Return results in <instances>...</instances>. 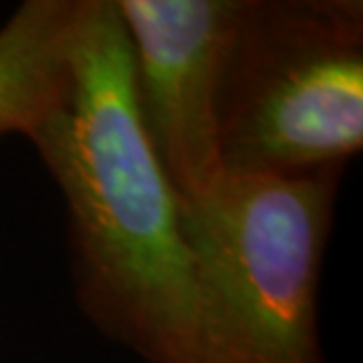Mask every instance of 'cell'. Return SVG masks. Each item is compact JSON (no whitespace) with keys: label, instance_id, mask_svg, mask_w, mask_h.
<instances>
[{"label":"cell","instance_id":"6da1fadb","mask_svg":"<svg viewBox=\"0 0 363 363\" xmlns=\"http://www.w3.org/2000/svg\"><path fill=\"white\" fill-rule=\"evenodd\" d=\"M62 194L83 314L144 363H210L182 203L140 125L113 0H90L71 76L26 133Z\"/></svg>","mask_w":363,"mask_h":363},{"label":"cell","instance_id":"5b68a950","mask_svg":"<svg viewBox=\"0 0 363 363\" xmlns=\"http://www.w3.org/2000/svg\"><path fill=\"white\" fill-rule=\"evenodd\" d=\"M88 3L24 0L0 26V137H26L60 99Z\"/></svg>","mask_w":363,"mask_h":363},{"label":"cell","instance_id":"277c9868","mask_svg":"<svg viewBox=\"0 0 363 363\" xmlns=\"http://www.w3.org/2000/svg\"><path fill=\"white\" fill-rule=\"evenodd\" d=\"M140 125L179 203L224 179L220 99L241 0H113Z\"/></svg>","mask_w":363,"mask_h":363},{"label":"cell","instance_id":"3957f363","mask_svg":"<svg viewBox=\"0 0 363 363\" xmlns=\"http://www.w3.org/2000/svg\"><path fill=\"white\" fill-rule=\"evenodd\" d=\"M361 147V0H241L220 99L224 175L342 172Z\"/></svg>","mask_w":363,"mask_h":363},{"label":"cell","instance_id":"7a4b0ae2","mask_svg":"<svg viewBox=\"0 0 363 363\" xmlns=\"http://www.w3.org/2000/svg\"><path fill=\"white\" fill-rule=\"evenodd\" d=\"M340 175H224L182 203L210 363H325L318 283Z\"/></svg>","mask_w":363,"mask_h":363}]
</instances>
